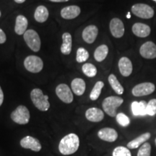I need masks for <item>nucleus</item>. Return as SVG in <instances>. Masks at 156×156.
I'll list each match as a JSON object with an SVG mask.
<instances>
[{"label": "nucleus", "mask_w": 156, "mask_h": 156, "mask_svg": "<svg viewBox=\"0 0 156 156\" xmlns=\"http://www.w3.org/2000/svg\"><path fill=\"white\" fill-rule=\"evenodd\" d=\"M108 54V47L106 45L103 44L99 46L94 52V58L97 62H103Z\"/></svg>", "instance_id": "nucleus-25"}, {"label": "nucleus", "mask_w": 156, "mask_h": 156, "mask_svg": "<svg viewBox=\"0 0 156 156\" xmlns=\"http://www.w3.org/2000/svg\"><path fill=\"white\" fill-rule=\"evenodd\" d=\"M151 145L148 142H145L141 145L137 153V156H151Z\"/></svg>", "instance_id": "nucleus-32"}, {"label": "nucleus", "mask_w": 156, "mask_h": 156, "mask_svg": "<svg viewBox=\"0 0 156 156\" xmlns=\"http://www.w3.org/2000/svg\"><path fill=\"white\" fill-rule=\"evenodd\" d=\"M49 1L52 2H66L69 0H49Z\"/></svg>", "instance_id": "nucleus-36"}, {"label": "nucleus", "mask_w": 156, "mask_h": 156, "mask_svg": "<svg viewBox=\"0 0 156 156\" xmlns=\"http://www.w3.org/2000/svg\"><path fill=\"white\" fill-rule=\"evenodd\" d=\"M85 117L91 122H100L104 119V113L98 108H90L85 112Z\"/></svg>", "instance_id": "nucleus-18"}, {"label": "nucleus", "mask_w": 156, "mask_h": 156, "mask_svg": "<svg viewBox=\"0 0 156 156\" xmlns=\"http://www.w3.org/2000/svg\"><path fill=\"white\" fill-rule=\"evenodd\" d=\"M7 41V36H6L5 33L0 28V44H2Z\"/></svg>", "instance_id": "nucleus-34"}, {"label": "nucleus", "mask_w": 156, "mask_h": 156, "mask_svg": "<svg viewBox=\"0 0 156 156\" xmlns=\"http://www.w3.org/2000/svg\"><path fill=\"white\" fill-rule=\"evenodd\" d=\"M147 115L153 116L156 114V99H152L147 103Z\"/></svg>", "instance_id": "nucleus-33"}, {"label": "nucleus", "mask_w": 156, "mask_h": 156, "mask_svg": "<svg viewBox=\"0 0 156 156\" xmlns=\"http://www.w3.org/2000/svg\"><path fill=\"white\" fill-rule=\"evenodd\" d=\"M155 145H156V138H155Z\"/></svg>", "instance_id": "nucleus-39"}, {"label": "nucleus", "mask_w": 156, "mask_h": 156, "mask_svg": "<svg viewBox=\"0 0 156 156\" xmlns=\"http://www.w3.org/2000/svg\"><path fill=\"white\" fill-rule=\"evenodd\" d=\"M10 117L15 123L20 124V125H24V124H28L30 121V114L28 108L26 106L20 105L11 113Z\"/></svg>", "instance_id": "nucleus-4"}, {"label": "nucleus", "mask_w": 156, "mask_h": 156, "mask_svg": "<svg viewBox=\"0 0 156 156\" xmlns=\"http://www.w3.org/2000/svg\"><path fill=\"white\" fill-rule=\"evenodd\" d=\"M140 54L142 57L147 59L156 58V44L152 41H147L140 48Z\"/></svg>", "instance_id": "nucleus-11"}, {"label": "nucleus", "mask_w": 156, "mask_h": 156, "mask_svg": "<svg viewBox=\"0 0 156 156\" xmlns=\"http://www.w3.org/2000/svg\"><path fill=\"white\" fill-rule=\"evenodd\" d=\"M116 119V122H118V124L122 126L126 127V126L129 125L130 124L129 118L126 114H123V113H119V114H117Z\"/></svg>", "instance_id": "nucleus-31"}, {"label": "nucleus", "mask_w": 156, "mask_h": 156, "mask_svg": "<svg viewBox=\"0 0 156 156\" xmlns=\"http://www.w3.org/2000/svg\"><path fill=\"white\" fill-rule=\"evenodd\" d=\"M4 101V93L2 90V87L0 86V106H2Z\"/></svg>", "instance_id": "nucleus-35"}, {"label": "nucleus", "mask_w": 156, "mask_h": 156, "mask_svg": "<svg viewBox=\"0 0 156 156\" xmlns=\"http://www.w3.org/2000/svg\"><path fill=\"white\" fill-rule=\"evenodd\" d=\"M83 73L88 77H93L97 74V68L91 63H85L82 67Z\"/></svg>", "instance_id": "nucleus-28"}, {"label": "nucleus", "mask_w": 156, "mask_h": 156, "mask_svg": "<svg viewBox=\"0 0 156 156\" xmlns=\"http://www.w3.org/2000/svg\"><path fill=\"white\" fill-rule=\"evenodd\" d=\"M155 90V86L152 83H142L136 85L132 88V93L135 97H142L151 95Z\"/></svg>", "instance_id": "nucleus-8"}, {"label": "nucleus", "mask_w": 156, "mask_h": 156, "mask_svg": "<svg viewBox=\"0 0 156 156\" xmlns=\"http://www.w3.org/2000/svg\"><path fill=\"white\" fill-rule=\"evenodd\" d=\"M147 103L145 101H142L138 102V101H134L132 103V112L135 116H144L147 115Z\"/></svg>", "instance_id": "nucleus-21"}, {"label": "nucleus", "mask_w": 156, "mask_h": 156, "mask_svg": "<svg viewBox=\"0 0 156 156\" xmlns=\"http://www.w3.org/2000/svg\"><path fill=\"white\" fill-rule=\"evenodd\" d=\"M118 66L121 75L124 77H129L133 71V66L131 60L126 56H123L120 58Z\"/></svg>", "instance_id": "nucleus-14"}, {"label": "nucleus", "mask_w": 156, "mask_h": 156, "mask_svg": "<svg viewBox=\"0 0 156 156\" xmlns=\"http://www.w3.org/2000/svg\"><path fill=\"white\" fill-rule=\"evenodd\" d=\"M124 102L122 98L119 96H109L104 99L102 107L105 113L112 117L116 116L117 108Z\"/></svg>", "instance_id": "nucleus-3"}, {"label": "nucleus", "mask_w": 156, "mask_h": 156, "mask_svg": "<svg viewBox=\"0 0 156 156\" xmlns=\"http://www.w3.org/2000/svg\"><path fill=\"white\" fill-rule=\"evenodd\" d=\"M71 87L75 95L80 96L85 93V88H86V84L81 78H75L72 81Z\"/></svg>", "instance_id": "nucleus-22"}, {"label": "nucleus", "mask_w": 156, "mask_h": 156, "mask_svg": "<svg viewBox=\"0 0 156 156\" xmlns=\"http://www.w3.org/2000/svg\"><path fill=\"white\" fill-rule=\"evenodd\" d=\"M103 87H104V83L102 81H98L95 84L94 87H93V90L90 92V100L96 101L98 98Z\"/></svg>", "instance_id": "nucleus-27"}, {"label": "nucleus", "mask_w": 156, "mask_h": 156, "mask_svg": "<svg viewBox=\"0 0 156 156\" xmlns=\"http://www.w3.org/2000/svg\"><path fill=\"white\" fill-rule=\"evenodd\" d=\"M24 67L28 72L32 73H40L44 67V62L38 56L30 55L24 60Z\"/></svg>", "instance_id": "nucleus-7"}, {"label": "nucleus", "mask_w": 156, "mask_h": 156, "mask_svg": "<svg viewBox=\"0 0 156 156\" xmlns=\"http://www.w3.org/2000/svg\"><path fill=\"white\" fill-rule=\"evenodd\" d=\"M81 9L77 5H70L64 7L61 10V16L65 20H73L80 14Z\"/></svg>", "instance_id": "nucleus-17"}, {"label": "nucleus", "mask_w": 156, "mask_h": 156, "mask_svg": "<svg viewBox=\"0 0 156 156\" xmlns=\"http://www.w3.org/2000/svg\"><path fill=\"white\" fill-rule=\"evenodd\" d=\"M151 134L150 132H145V133L141 134V135L136 137L135 139L132 140V141L128 142L127 148H129V149H136V148H138L140 145L145 143V142L147 141L151 138Z\"/></svg>", "instance_id": "nucleus-23"}, {"label": "nucleus", "mask_w": 156, "mask_h": 156, "mask_svg": "<svg viewBox=\"0 0 156 156\" xmlns=\"http://www.w3.org/2000/svg\"><path fill=\"white\" fill-rule=\"evenodd\" d=\"M14 1L17 4H22L23 2H25V0H14Z\"/></svg>", "instance_id": "nucleus-37"}, {"label": "nucleus", "mask_w": 156, "mask_h": 156, "mask_svg": "<svg viewBox=\"0 0 156 156\" xmlns=\"http://www.w3.org/2000/svg\"><path fill=\"white\" fill-rule=\"evenodd\" d=\"M20 146L25 149H28L34 152H39L41 150L42 146L40 141L36 138L31 136L23 137L20 142Z\"/></svg>", "instance_id": "nucleus-10"}, {"label": "nucleus", "mask_w": 156, "mask_h": 156, "mask_svg": "<svg viewBox=\"0 0 156 156\" xmlns=\"http://www.w3.org/2000/svg\"><path fill=\"white\" fill-rule=\"evenodd\" d=\"M80 147V138L75 133L68 134L60 140L58 151L63 155H70L75 153Z\"/></svg>", "instance_id": "nucleus-1"}, {"label": "nucleus", "mask_w": 156, "mask_h": 156, "mask_svg": "<svg viewBox=\"0 0 156 156\" xmlns=\"http://www.w3.org/2000/svg\"><path fill=\"white\" fill-rule=\"evenodd\" d=\"M48 15V9L45 6L40 5L36 9L34 13V18L38 23H44L47 20Z\"/></svg>", "instance_id": "nucleus-24"}, {"label": "nucleus", "mask_w": 156, "mask_h": 156, "mask_svg": "<svg viewBox=\"0 0 156 156\" xmlns=\"http://www.w3.org/2000/svg\"><path fill=\"white\" fill-rule=\"evenodd\" d=\"M28 21L24 15H20L16 17L15 26V32L17 35H23L27 31Z\"/></svg>", "instance_id": "nucleus-19"}, {"label": "nucleus", "mask_w": 156, "mask_h": 156, "mask_svg": "<svg viewBox=\"0 0 156 156\" xmlns=\"http://www.w3.org/2000/svg\"><path fill=\"white\" fill-rule=\"evenodd\" d=\"M30 99L34 106L41 112H47L50 108L48 96L44 95L43 91L39 88H35L30 92Z\"/></svg>", "instance_id": "nucleus-2"}, {"label": "nucleus", "mask_w": 156, "mask_h": 156, "mask_svg": "<svg viewBox=\"0 0 156 156\" xmlns=\"http://www.w3.org/2000/svg\"><path fill=\"white\" fill-rule=\"evenodd\" d=\"M132 33L139 38H146L150 36L151 32V27L149 25L142 23H136L132 25Z\"/></svg>", "instance_id": "nucleus-16"}, {"label": "nucleus", "mask_w": 156, "mask_h": 156, "mask_svg": "<svg viewBox=\"0 0 156 156\" xmlns=\"http://www.w3.org/2000/svg\"><path fill=\"white\" fill-rule=\"evenodd\" d=\"M111 34L114 38H120L124 34V25L120 19L113 18L109 24Z\"/></svg>", "instance_id": "nucleus-12"}, {"label": "nucleus", "mask_w": 156, "mask_h": 156, "mask_svg": "<svg viewBox=\"0 0 156 156\" xmlns=\"http://www.w3.org/2000/svg\"><path fill=\"white\" fill-rule=\"evenodd\" d=\"M23 38L31 50L35 52L39 51L41 42L40 37L36 30H32V29L27 30L26 32L23 34Z\"/></svg>", "instance_id": "nucleus-5"}, {"label": "nucleus", "mask_w": 156, "mask_h": 156, "mask_svg": "<svg viewBox=\"0 0 156 156\" xmlns=\"http://www.w3.org/2000/svg\"><path fill=\"white\" fill-rule=\"evenodd\" d=\"M73 39L69 33H64L62 35V44L61 46V52L64 55H69L72 51Z\"/></svg>", "instance_id": "nucleus-20"}, {"label": "nucleus", "mask_w": 156, "mask_h": 156, "mask_svg": "<svg viewBox=\"0 0 156 156\" xmlns=\"http://www.w3.org/2000/svg\"><path fill=\"white\" fill-rule=\"evenodd\" d=\"M154 1H156V0H154Z\"/></svg>", "instance_id": "nucleus-41"}, {"label": "nucleus", "mask_w": 156, "mask_h": 156, "mask_svg": "<svg viewBox=\"0 0 156 156\" xmlns=\"http://www.w3.org/2000/svg\"><path fill=\"white\" fill-rule=\"evenodd\" d=\"M56 94L64 103H71L74 100L73 94L69 87L66 84H59L56 87Z\"/></svg>", "instance_id": "nucleus-9"}, {"label": "nucleus", "mask_w": 156, "mask_h": 156, "mask_svg": "<svg viewBox=\"0 0 156 156\" xmlns=\"http://www.w3.org/2000/svg\"><path fill=\"white\" fill-rule=\"evenodd\" d=\"M89 58L88 51L85 48L80 47L77 51V55H76V60L79 63L86 62Z\"/></svg>", "instance_id": "nucleus-29"}, {"label": "nucleus", "mask_w": 156, "mask_h": 156, "mask_svg": "<svg viewBox=\"0 0 156 156\" xmlns=\"http://www.w3.org/2000/svg\"><path fill=\"white\" fill-rule=\"evenodd\" d=\"M98 34V29L97 27L94 25H90L83 30V38L87 44H91L94 43Z\"/></svg>", "instance_id": "nucleus-15"}, {"label": "nucleus", "mask_w": 156, "mask_h": 156, "mask_svg": "<svg viewBox=\"0 0 156 156\" xmlns=\"http://www.w3.org/2000/svg\"><path fill=\"white\" fill-rule=\"evenodd\" d=\"M126 17H127L128 19H129L130 17H131V15H130V12H129L127 13V15H126Z\"/></svg>", "instance_id": "nucleus-38"}, {"label": "nucleus", "mask_w": 156, "mask_h": 156, "mask_svg": "<svg viewBox=\"0 0 156 156\" xmlns=\"http://www.w3.org/2000/svg\"><path fill=\"white\" fill-rule=\"evenodd\" d=\"M155 2H156V1H155Z\"/></svg>", "instance_id": "nucleus-42"}, {"label": "nucleus", "mask_w": 156, "mask_h": 156, "mask_svg": "<svg viewBox=\"0 0 156 156\" xmlns=\"http://www.w3.org/2000/svg\"><path fill=\"white\" fill-rule=\"evenodd\" d=\"M112 156H132V153L129 148L124 146H118L113 151Z\"/></svg>", "instance_id": "nucleus-30"}, {"label": "nucleus", "mask_w": 156, "mask_h": 156, "mask_svg": "<svg viewBox=\"0 0 156 156\" xmlns=\"http://www.w3.org/2000/svg\"><path fill=\"white\" fill-rule=\"evenodd\" d=\"M132 12L135 16L142 19H151L155 14L154 9L151 6L143 3L134 5L132 7Z\"/></svg>", "instance_id": "nucleus-6"}, {"label": "nucleus", "mask_w": 156, "mask_h": 156, "mask_svg": "<svg viewBox=\"0 0 156 156\" xmlns=\"http://www.w3.org/2000/svg\"><path fill=\"white\" fill-rule=\"evenodd\" d=\"M1 15H2V13H1V11H0V17H1Z\"/></svg>", "instance_id": "nucleus-40"}, {"label": "nucleus", "mask_w": 156, "mask_h": 156, "mask_svg": "<svg viewBox=\"0 0 156 156\" xmlns=\"http://www.w3.org/2000/svg\"><path fill=\"white\" fill-rule=\"evenodd\" d=\"M108 83L110 84V85L112 86V89L115 91V93L118 95H122L124 93V87L121 83H119V81L118 80L116 76L114 75H110L108 76Z\"/></svg>", "instance_id": "nucleus-26"}, {"label": "nucleus", "mask_w": 156, "mask_h": 156, "mask_svg": "<svg viewBox=\"0 0 156 156\" xmlns=\"http://www.w3.org/2000/svg\"><path fill=\"white\" fill-rule=\"evenodd\" d=\"M98 136L101 140L108 142H114L118 138V133L114 129L105 127L101 129L98 132Z\"/></svg>", "instance_id": "nucleus-13"}]
</instances>
